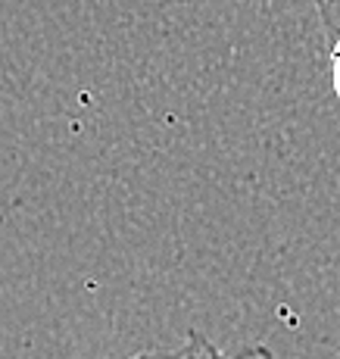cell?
<instances>
[{
	"instance_id": "obj_2",
	"label": "cell",
	"mask_w": 340,
	"mask_h": 359,
	"mask_svg": "<svg viewBox=\"0 0 340 359\" xmlns=\"http://www.w3.org/2000/svg\"><path fill=\"white\" fill-rule=\"evenodd\" d=\"M318 19H322V29L328 34V41L340 38V0H315Z\"/></svg>"
},
{
	"instance_id": "obj_1",
	"label": "cell",
	"mask_w": 340,
	"mask_h": 359,
	"mask_svg": "<svg viewBox=\"0 0 340 359\" xmlns=\"http://www.w3.org/2000/svg\"><path fill=\"white\" fill-rule=\"evenodd\" d=\"M131 359H278L268 344H240L238 350H225L210 334L191 328L182 344L175 347H147Z\"/></svg>"
},
{
	"instance_id": "obj_3",
	"label": "cell",
	"mask_w": 340,
	"mask_h": 359,
	"mask_svg": "<svg viewBox=\"0 0 340 359\" xmlns=\"http://www.w3.org/2000/svg\"><path fill=\"white\" fill-rule=\"evenodd\" d=\"M331 81H334V94L340 97V38L331 41Z\"/></svg>"
}]
</instances>
